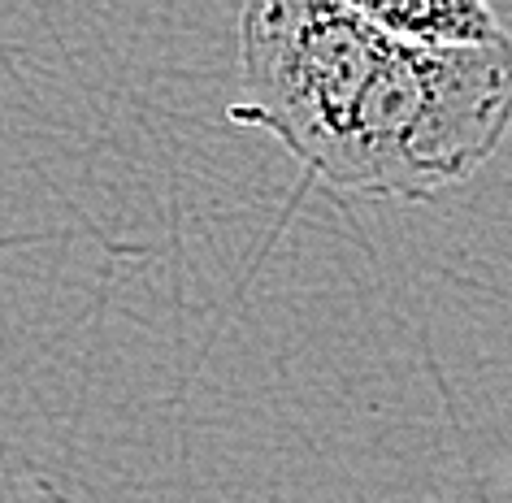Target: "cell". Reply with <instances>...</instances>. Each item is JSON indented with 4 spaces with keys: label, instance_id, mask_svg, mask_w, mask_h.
Wrapping results in <instances>:
<instances>
[{
    "label": "cell",
    "instance_id": "cell-2",
    "mask_svg": "<svg viewBox=\"0 0 512 503\" xmlns=\"http://www.w3.org/2000/svg\"><path fill=\"white\" fill-rule=\"evenodd\" d=\"M356 9L391 44L421 53H456L508 40L504 22L486 0H356Z\"/></svg>",
    "mask_w": 512,
    "mask_h": 503
},
{
    "label": "cell",
    "instance_id": "cell-1",
    "mask_svg": "<svg viewBox=\"0 0 512 503\" xmlns=\"http://www.w3.org/2000/svg\"><path fill=\"white\" fill-rule=\"evenodd\" d=\"M391 40L348 0H256L239 18L235 126L265 131L330 187Z\"/></svg>",
    "mask_w": 512,
    "mask_h": 503
}]
</instances>
